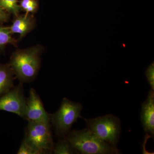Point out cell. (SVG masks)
<instances>
[{
  "label": "cell",
  "instance_id": "6da1fadb",
  "mask_svg": "<svg viewBox=\"0 0 154 154\" xmlns=\"http://www.w3.org/2000/svg\"><path fill=\"white\" fill-rule=\"evenodd\" d=\"M42 49V46L37 45L17 50L12 54L9 64L21 82H28L35 79L40 67L39 56Z\"/></svg>",
  "mask_w": 154,
  "mask_h": 154
},
{
  "label": "cell",
  "instance_id": "7a4b0ae2",
  "mask_svg": "<svg viewBox=\"0 0 154 154\" xmlns=\"http://www.w3.org/2000/svg\"><path fill=\"white\" fill-rule=\"evenodd\" d=\"M65 138L78 153L119 154L117 147L99 138L88 128L70 131Z\"/></svg>",
  "mask_w": 154,
  "mask_h": 154
},
{
  "label": "cell",
  "instance_id": "3957f363",
  "mask_svg": "<svg viewBox=\"0 0 154 154\" xmlns=\"http://www.w3.org/2000/svg\"><path fill=\"white\" fill-rule=\"evenodd\" d=\"M82 109L81 103L72 102L66 98H63L58 110L55 113L50 114L51 122L57 136L65 137L78 119H84L81 114Z\"/></svg>",
  "mask_w": 154,
  "mask_h": 154
},
{
  "label": "cell",
  "instance_id": "277c9868",
  "mask_svg": "<svg viewBox=\"0 0 154 154\" xmlns=\"http://www.w3.org/2000/svg\"><path fill=\"white\" fill-rule=\"evenodd\" d=\"M87 128L102 140L117 147L121 134V124L117 116H104L93 119L84 118Z\"/></svg>",
  "mask_w": 154,
  "mask_h": 154
},
{
  "label": "cell",
  "instance_id": "5b68a950",
  "mask_svg": "<svg viewBox=\"0 0 154 154\" xmlns=\"http://www.w3.org/2000/svg\"><path fill=\"white\" fill-rule=\"evenodd\" d=\"M24 140L40 154L52 152L54 144L51 122H28Z\"/></svg>",
  "mask_w": 154,
  "mask_h": 154
},
{
  "label": "cell",
  "instance_id": "8992f818",
  "mask_svg": "<svg viewBox=\"0 0 154 154\" xmlns=\"http://www.w3.org/2000/svg\"><path fill=\"white\" fill-rule=\"evenodd\" d=\"M26 105L22 83L0 96V110L15 113L25 119Z\"/></svg>",
  "mask_w": 154,
  "mask_h": 154
},
{
  "label": "cell",
  "instance_id": "52a82bcc",
  "mask_svg": "<svg viewBox=\"0 0 154 154\" xmlns=\"http://www.w3.org/2000/svg\"><path fill=\"white\" fill-rule=\"evenodd\" d=\"M25 119L28 122H51L50 114L45 109L40 97L33 88L29 91L27 99Z\"/></svg>",
  "mask_w": 154,
  "mask_h": 154
},
{
  "label": "cell",
  "instance_id": "ba28073f",
  "mask_svg": "<svg viewBox=\"0 0 154 154\" xmlns=\"http://www.w3.org/2000/svg\"><path fill=\"white\" fill-rule=\"evenodd\" d=\"M140 119L145 132L154 138V92L151 89L146 99L142 104Z\"/></svg>",
  "mask_w": 154,
  "mask_h": 154
},
{
  "label": "cell",
  "instance_id": "9c48e42d",
  "mask_svg": "<svg viewBox=\"0 0 154 154\" xmlns=\"http://www.w3.org/2000/svg\"><path fill=\"white\" fill-rule=\"evenodd\" d=\"M36 26V21L32 14L18 15L15 17L13 24L10 27L11 33H18L20 38L25 37L32 31Z\"/></svg>",
  "mask_w": 154,
  "mask_h": 154
},
{
  "label": "cell",
  "instance_id": "30bf717a",
  "mask_svg": "<svg viewBox=\"0 0 154 154\" xmlns=\"http://www.w3.org/2000/svg\"><path fill=\"white\" fill-rule=\"evenodd\" d=\"M14 75L9 63L0 65V96L14 87Z\"/></svg>",
  "mask_w": 154,
  "mask_h": 154
},
{
  "label": "cell",
  "instance_id": "8fae6325",
  "mask_svg": "<svg viewBox=\"0 0 154 154\" xmlns=\"http://www.w3.org/2000/svg\"><path fill=\"white\" fill-rule=\"evenodd\" d=\"M10 27H5L0 23V50H2L8 44L17 46V41L12 37Z\"/></svg>",
  "mask_w": 154,
  "mask_h": 154
},
{
  "label": "cell",
  "instance_id": "7c38bea8",
  "mask_svg": "<svg viewBox=\"0 0 154 154\" xmlns=\"http://www.w3.org/2000/svg\"><path fill=\"white\" fill-rule=\"evenodd\" d=\"M52 152L55 154H72L78 153L65 137L58 140L54 145Z\"/></svg>",
  "mask_w": 154,
  "mask_h": 154
},
{
  "label": "cell",
  "instance_id": "4fadbf2b",
  "mask_svg": "<svg viewBox=\"0 0 154 154\" xmlns=\"http://www.w3.org/2000/svg\"><path fill=\"white\" fill-rule=\"evenodd\" d=\"M0 6L9 14L14 15L15 17L19 15L22 11L18 0H0Z\"/></svg>",
  "mask_w": 154,
  "mask_h": 154
},
{
  "label": "cell",
  "instance_id": "5bb4252c",
  "mask_svg": "<svg viewBox=\"0 0 154 154\" xmlns=\"http://www.w3.org/2000/svg\"><path fill=\"white\" fill-rule=\"evenodd\" d=\"M19 5L26 14H34L38 9V3L36 0H21Z\"/></svg>",
  "mask_w": 154,
  "mask_h": 154
},
{
  "label": "cell",
  "instance_id": "9a60e30c",
  "mask_svg": "<svg viewBox=\"0 0 154 154\" xmlns=\"http://www.w3.org/2000/svg\"><path fill=\"white\" fill-rule=\"evenodd\" d=\"M17 154H40L39 152L33 148V147L30 145L24 139L22 141Z\"/></svg>",
  "mask_w": 154,
  "mask_h": 154
},
{
  "label": "cell",
  "instance_id": "2e32d148",
  "mask_svg": "<svg viewBox=\"0 0 154 154\" xmlns=\"http://www.w3.org/2000/svg\"><path fill=\"white\" fill-rule=\"evenodd\" d=\"M146 76L148 82L151 88V90L154 91V63H152L145 72Z\"/></svg>",
  "mask_w": 154,
  "mask_h": 154
},
{
  "label": "cell",
  "instance_id": "e0dca14e",
  "mask_svg": "<svg viewBox=\"0 0 154 154\" xmlns=\"http://www.w3.org/2000/svg\"><path fill=\"white\" fill-rule=\"evenodd\" d=\"M10 18V14L6 12L0 6V23H5L8 21Z\"/></svg>",
  "mask_w": 154,
  "mask_h": 154
}]
</instances>
